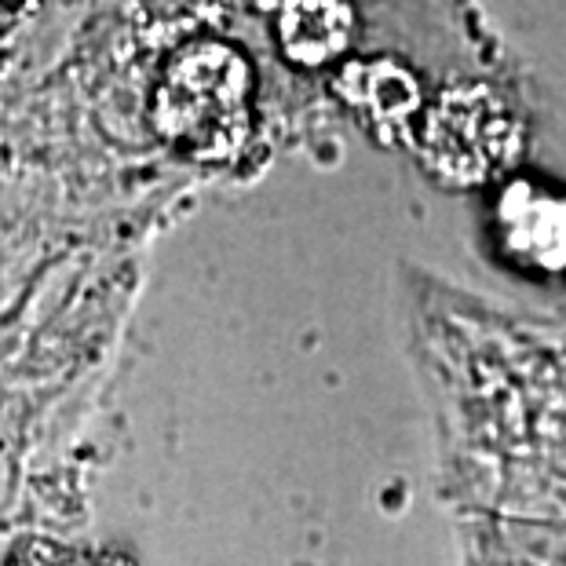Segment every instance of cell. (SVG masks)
I'll return each mask as SVG.
<instances>
[{
	"label": "cell",
	"mask_w": 566,
	"mask_h": 566,
	"mask_svg": "<svg viewBox=\"0 0 566 566\" xmlns=\"http://www.w3.org/2000/svg\"><path fill=\"white\" fill-rule=\"evenodd\" d=\"M154 128L190 161H231L252 128V70L220 41H195L168 59L154 92Z\"/></svg>",
	"instance_id": "1"
},
{
	"label": "cell",
	"mask_w": 566,
	"mask_h": 566,
	"mask_svg": "<svg viewBox=\"0 0 566 566\" xmlns=\"http://www.w3.org/2000/svg\"><path fill=\"white\" fill-rule=\"evenodd\" d=\"M504 139H509V117L483 92L446 95L428 128L431 158L453 176H486L501 161Z\"/></svg>",
	"instance_id": "2"
},
{
	"label": "cell",
	"mask_w": 566,
	"mask_h": 566,
	"mask_svg": "<svg viewBox=\"0 0 566 566\" xmlns=\"http://www.w3.org/2000/svg\"><path fill=\"white\" fill-rule=\"evenodd\" d=\"M352 8L344 0H285L279 11L282 52L300 66H322L352 41Z\"/></svg>",
	"instance_id": "3"
},
{
	"label": "cell",
	"mask_w": 566,
	"mask_h": 566,
	"mask_svg": "<svg viewBox=\"0 0 566 566\" xmlns=\"http://www.w3.org/2000/svg\"><path fill=\"white\" fill-rule=\"evenodd\" d=\"M537 209H541V220H534V209H530L526 190L504 198V205H501L504 223L512 220L515 249L530 252V249H534V238L541 234V238H545V263H559L563 252H566V205L556 201V198L537 195Z\"/></svg>",
	"instance_id": "4"
},
{
	"label": "cell",
	"mask_w": 566,
	"mask_h": 566,
	"mask_svg": "<svg viewBox=\"0 0 566 566\" xmlns=\"http://www.w3.org/2000/svg\"><path fill=\"white\" fill-rule=\"evenodd\" d=\"M4 566H77V563L70 552L48 545V541H30V545H19L11 552Z\"/></svg>",
	"instance_id": "5"
},
{
	"label": "cell",
	"mask_w": 566,
	"mask_h": 566,
	"mask_svg": "<svg viewBox=\"0 0 566 566\" xmlns=\"http://www.w3.org/2000/svg\"><path fill=\"white\" fill-rule=\"evenodd\" d=\"M33 4H38V0H0V30L19 27L33 11Z\"/></svg>",
	"instance_id": "6"
}]
</instances>
